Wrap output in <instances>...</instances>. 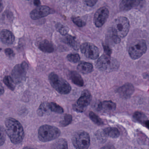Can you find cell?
Segmentation results:
<instances>
[{"mask_svg":"<svg viewBox=\"0 0 149 149\" xmlns=\"http://www.w3.org/2000/svg\"><path fill=\"white\" fill-rule=\"evenodd\" d=\"M7 134L13 143H21L25 136L24 129L21 124L16 119L8 118L5 121Z\"/></svg>","mask_w":149,"mask_h":149,"instance_id":"obj_1","label":"cell"},{"mask_svg":"<svg viewBox=\"0 0 149 149\" xmlns=\"http://www.w3.org/2000/svg\"><path fill=\"white\" fill-rule=\"evenodd\" d=\"M130 23L126 17L120 16L114 20L111 27V32L120 39L124 38L129 33Z\"/></svg>","mask_w":149,"mask_h":149,"instance_id":"obj_2","label":"cell"},{"mask_svg":"<svg viewBox=\"0 0 149 149\" xmlns=\"http://www.w3.org/2000/svg\"><path fill=\"white\" fill-rule=\"evenodd\" d=\"M97 69L106 72L116 71L119 67L118 61L107 55L102 56L96 63Z\"/></svg>","mask_w":149,"mask_h":149,"instance_id":"obj_3","label":"cell"},{"mask_svg":"<svg viewBox=\"0 0 149 149\" xmlns=\"http://www.w3.org/2000/svg\"><path fill=\"white\" fill-rule=\"evenodd\" d=\"M49 79L51 86L60 94L66 95L71 91L70 84L57 74L54 72L50 73L49 76Z\"/></svg>","mask_w":149,"mask_h":149,"instance_id":"obj_4","label":"cell"},{"mask_svg":"<svg viewBox=\"0 0 149 149\" xmlns=\"http://www.w3.org/2000/svg\"><path fill=\"white\" fill-rule=\"evenodd\" d=\"M61 133V130L57 127L45 125L39 128L38 137L42 142H49L59 137Z\"/></svg>","mask_w":149,"mask_h":149,"instance_id":"obj_5","label":"cell"},{"mask_svg":"<svg viewBox=\"0 0 149 149\" xmlns=\"http://www.w3.org/2000/svg\"><path fill=\"white\" fill-rule=\"evenodd\" d=\"M147 49V44L145 40H136L130 45L128 52L132 59L136 60L145 54Z\"/></svg>","mask_w":149,"mask_h":149,"instance_id":"obj_6","label":"cell"},{"mask_svg":"<svg viewBox=\"0 0 149 149\" xmlns=\"http://www.w3.org/2000/svg\"><path fill=\"white\" fill-rule=\"evenodd\" d=\"M72 141L73 145L76 149H88L90 145V137L88 132L80 130L73 135Z\"/></svg>","mask_w":149,"mask_h":149,"instance_id":"obj_7","label":"cell"},{"mask_svg":"<svg viewBox=\"0 0 149 149\" xmlns=\"http://www.w3.org/2000/svg\"><path fill=\"white\" fill-rule=\"evenodd\" d=\"M92 96L90 92L87 90H85L83 91L76 104L73 106V109L77 112H83L84 109L90 104Z\"/></svg>","mask_w":149,"mask_h":149,"instance_id":"obj_8","label":"cell"},{"mask_svg":"<svg viewBox=\"0 0 149 149\" xmlns=\"http://www.w3.org/2000/svg\"><path fill=\"white\" fill-rule=\"evenodd\" d=\"M28 68V66L26 62L17 64L14 68L12 71V78L15 83L21 82L25 79Z\"/></svg>","mask_w":149,"mask_h":149,"instance_id":"obj_9","label":"cell"},{"mask_svg":"<svg viewBox=\"0 0 149 149\" xmlns=\"http://www.w3.org/2000/svg\"><path fill=\"white\" fill-rule=\"evenodd\" d=\"M81 52L86 57L92 60H95L99 56L98 48L91 43L85 42L80 46Z\"/></svg>","mask_w":149,"mask_h":149,"instance_id":"obj_10","label":"cell"},{"mask_svg":"<svg viewBox=\"0 0 149 149\" xmlns=\"http://www.w3.org/2000/svg\"><path fill=\"white\" fill-rule=\"evenodd\" d=\"M109 15V11L107 7H102L98 9L94 17V24L97 28H100L105 23Z\"/></svg>","mask_w":149,"mask_h":149,"instance_id":"obj_11","label":"cell"},{"mask_svg":"<svg viewBox=\"0 0 149 149\" xmlns=\"http://www.w3.org/2000/svg\"><path fill=\"white\" fill-rule=\"evenodd\" d=\"M51 13V9L46 6H38L33 10L30 14V16L33 20H37L44 18Z\"/></svg>","mask_w":149,"mask_h":149,"instance_id":"obj_12","label":"cell"},{"mask_svg":"<svg viewBox=\"0 0 149 149\" xmlns=\"http://www.w3.org/2000/svg\"><path fill=\"white\" fill-rule=\"evenodd\" d=\"M134 86L130 83H126L118 88L117 92L121 97L124 99L130 98L134 93Z\"/></svg>","mask_w":149,"mask_h":149,"instance_id":"obj_13","label":"cell"},{"mask_svg":"<svg viewBox=\"0 0 149 149\" xmlns=\"http://www.w3.org/2000/svg\"><path fill=\"white\" fill-rule=\"evenodd\" d=\"M13 34L7 29H3L0 32V40L6 45H11L15 41Z\"/></svg>","mask_w":149,"mask_h":149,"instance_id":"obj_14","label":"cell"},{"mask_svg":"<svg viewBox=\"0 0 149 149\" xmlns=\"http://www.w3.org/2000/svg\"><path fill=\"white\" fill-rule=\"evenodd\" d=\"M116 104L111 101H104L101 102L98 105V109L104 112H110L115 110Z\"/></svg>","mask_w":149,"mask_h":149,"instance_id":"obj_15","label":"cell"},{"mask_svg":"<svg viewBox=\"0 0 149 149\" xmlns=\"http://www.w3.org/2000/svg\"><path fill=\"white\" fill-rule=\"evenodd\" d=\"M134 120L147 128H149V122L146 115L141 111H136L133 115Z\"/></svg>","mask_w":149,"mask_h":149,"instance_id":"obj_16","label":"cell"},{"mask_svg":"<svg viewBox=\"0 0 149 149\" xmlns=\"http://www.w3.org/2000/svg\"><path fill=\"white\" fill-rule=\"evenodd\" d=\"M69 77L71 81L75 85L80 87H82L84 85L83 79L77 71H71L70 72Z\"/></svg>","mask_w":149,"mask_h":149,"instance_id":"obj_17","label":"cell"},{"mask_svg":"<svg viewBox=\"0 0 149 149\" xmlns=\"http://www.w3.org/2000/svg\"><path fill=\"white\" fill-rule=\"evenodd\" d=\"M38 47L40 50L44 53H51L54 50V45L47 40H43L40 42Z\"/></svg>","mask_w":149,"mask_h":149,"instance_id":"obj_18","label":"cell"},{"mask_svg":"<svg viewBox=\"0 0 149 149\" xmlns=\"http://www.w3.org/2000/svg\"><path fill=\"white\" fill-rule=\"evenodd\" d=\"M137 0H121L119 8L122 11H128L135 6Z\"/></svg>","mask_w":149,"mask_h":149,"instance_id":"obj_19","label":"cell"},{"mask_svg":"<svg viewBox=\"0 0 149 149\" xmlns=\"http://www.w3.org/2000/svg\"><path fill=\"white\" fill-rule=\"evenodd\" d=\"M77 69L78 71L82 74H90L93 71V65L89 63L82 62L78 64L77 67Z\"/></svg>","mask_w":149,"mask_h":149,"instance_id":"obj_20","label":"cell"},{"mask_svg":"<svg viewBox=\"0 0 149 149\" xmlns=\"http://www.w3.org/2000/svg\"><path fill=\"white\" fill-rule=\"evenodd\" d=\"M103 132L106 138H117L120 136V133L118 130L115 127H108L103 130Z\"/></svg>","mask_w":149,"mask_h":149,"instance_id":"obj_21","label":"cell"},{"mask_svg":"<svg viewBox=\"0 0 149 149\" xmlns=\"http://www.w3.org/2000/svg\"><path fill=\"white\" fill-rule=\"evenodd\" d=\"M66 42L74 50L79 49L80 45L75 37L72 36L68 35L66 37Z\"/></svg>","mask_w":149,"mask_h":149,"instance_id":"obj_22","label":"cell"},{"mask_svg":"<svg viewBox=\"0 0 149 149\" xmlns=\"http://www.w3.org/2000/svg\"><path fill=\"white\" fill-rule=\"evenodd\" d=\"M49 110L50 109L49 107L48 103H42L39 107L37 111V113L40 116H42L48 113Z\"/></svg>","mask_w":149,"mask_h":149,"instance_id":"obj_23","label":"cell"},{"mask_svg":"<svg viewBox=\"0 0 149 149\" xmlns=\"http://www.w3.org/2000/svg\"><path fill=\"white\" fill-rule=\"evenodd\" d=\"M48 104L50 110L55 113L61 114L64 111L63 108L56 103L52 102L48 103Z\"/></svg>","mask_w":149,"mask_h":149,"instance_id":"obj_24","label":"cell"},{"mask_svg":"<svg viewBox=\"0 0 149 149\" xmlns=\"http://www.w3.org/2000/svg\"><path fill=\"white\" fill-rule=\"evenodd\" d=\"M5 84L11 90H14L15 88V83L13 79L10 76H6L3 79Z\"/></svg>","mask_w":149,"mask_h":149,"instance_id":"obj_25","label":"cell"},{"mask_svg":"<svg viewBox=\"0 0 149 149\" xmlns=\"http://www.w3.org/2000/svg\"><path fill=\"white\" fill-rule=\"evenodd\" d=\"M89 116L90 119L97 125L99 126H102L103 125L104 122L101 118H100L95 113L92 111H91L89 113Z\"/></svg>","mask_w":149,"mask_h":149,"instance_id":"obj_26","label":"cell"},{"mask_svg":"<svg viewBox=\"0 0 149 149\" xmlns=\"http://www.w3.org/2000/svg\"><path fill=\"white\" fill-rule=\"evenodd\" d=\"M56 29L57 32L63 36H66L68 33L69 28L61 23H57L56 25Z\"/></svg>","mask_w":149,"mask_h":149,"instance_id":"obj_27","label":"cell"},{"mask_svg":"<svg viewBox=\"0 0 149 149\" xmlns=\"http://www.w3.org/2000/svg\"><path fill=\"white\" fill-rule=\"evenodd\" d=\"M73 117L70 114H65L64 119L60 123V126L61 127H66L72 123Z\"/></svg>","mask_w":149,"mask_h":149,"instance_id":"obj_28","label":"cell"},{"mask_svg":"<svg viewBox=\"0 0 149 149\" xmlns=\"http://www.w3.org/2000/svg\"><path fill=\"white\" fill-rule=\"evenodd\" d=\"M54 148L68 149V142L64 139H61L56 141L54 146Z\"/></svg>","mask_w":149,"mask_h":149,"instance_id":"obj_29","label":"cell"},{"mask_svg":"<svg viewBox=\"0 0 149 149\" xmlns=\"http://www.w3.org/2000/svg\"><path fill=\"white\" fill-rule=\"evenodd\" d=\"M68 61L73 63H76L80 61V56L78 54H70L67 56Z\"/></svg>","mask_w":149,"mask_h":149,"instance_id":"obj_30","label":"cell"},{"mask_svg":"<svg viewBox=\"0 0 149 149\" xmlns=\"http://www.w3.org/2000/svg\"><path fill=\"white\" fill-rule=\"evenodd\" d=\"M72 20L73 22L79 27H83L86 25L85 22L78 17H73L72 18Z\"/></svg>","mask_w":149,"mask_h":149,"instance_id":"obj_31","label":"cell"},{"mask_svg":"<svg viewBox=\"0 0 149 149\" xmlns=\"http://www.w3.org/2000/svg\"><path fill=\"white\" fill-rule=\"evenodd\" d=\"M6 140V131L2 126L0 125V146L4 144Z\"/></svg>","mask_w":149,"mask_h":149,"instance_id":"obj_32","label":"cell"},{"mask_svg":"<svg viewBox=\"0 0 149 149\" xmlns=\"http://www.w3.org/2000/svg\"><path fill=\"white\" fill-rule=\"evenodd\" d=\"M98 0H84L85 4L89 7H92L95 6Z\"/></svg>","mask_w":149,"mask_h":149,"instance_id":"obj_33","label":"cell"},{"mask_svg":"<svg viewBox=\"0 0 149 149\" xmlns=\"http://www.w3.org/2000/svg\"><path fill=\"white\" fill-rule=\"evenodd\" d=\"M5 53L8 57H12L14 56V53L13 50L10 48H7L5 49Z\"/></svg>","mask_w":149,"mask_h":149,"instance_id":"obj_34","label":"cell"},{"mask_svg":"<svg viewBox=\"0 0 149 149\" xmlns=\"http://www.w3.org/2000/svg\"><path fill=\"white\" fill-rule=\"evenodd\" d=\"M103 47L104 52L106 53V55L110 56L111 54V50L109 46L105 45H103Z\"/></svg>","mask_w":149,"mask_h":149,"instance_id":"obj_35","label":"cell"},{"mask_svg":"<svg viewBox=\"0 0 149 149\" xmlns=\"http://www.w3.org/2000/svg\"><path fill=\"white\" fill-rule=\"evenodd\" d=\"M3 8H4V6H3V3L2 0H0V13H1L3 11Z\"/></svg>","mask_w":149,"mask_h":149,"instance_id":"obj_36","label":"cell"},{"mask_svg":"<svg viewBox=\"0 0 149 149\" xmlns=\"http://www.w3.org/2000/svg\"><path fill=\"white\" fill-rule=\"evenodd\" d=\"M4 89L2 85L0 84V96L4 94Z\"/></svg>","mask_w":149,"mask_h":149,"instance_id":"obj_37","label":"cell"},{"mask_svg":"<svg viewBox=\"0 0 149 149\" xmlns=\"http://www.w3.org/2000/svg\"><path fill=\"white\" fill-rule=\"evenodd\" d=\"M34 4L35 6H40V0H34Z\"/></svg>","mask_w":149,"mask_h":149,"instance_id":"obj_38","label":"cell"},{"mask_svg":"<svg viewBox=\"0 0 149 149\" xmlns=\"http://www.w3.org/2000/svg\"><path fill=\"white\" fill-rule=\"evenodd\" d=\"M71 1H76V0H71Z\"/></svg>","mask_w":149,"mask_h":149,"instance_id":"obj_39","label":"cell"},{"mask_svg":"<svg viewBox=\"0 0 149 149\" xmlns=\"http://www.w3.org/2000/svg\"><path fill=\"white\" fill-rule=\"evenodd\" d=\"M27 1H29V0H27Z\"/></svg>","mask_w":149,"mask_h":149,"instance_id":"obj_40","label":"cell"}]
</instances>
